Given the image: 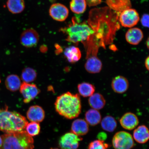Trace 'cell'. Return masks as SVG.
<instances>
[{
	"instance_id": "6da1fadb",
	"label": "cell",
	"mask_w": 149,
	"mask_h": 149,
	"mask_svg": "<svg viewBox=\"0 0 149 149\" xmlns=\"http://www.w3.org/2000/svg\"><path fill=\"white\" fill-rule=\"evenodd\" d=\"M120 13L108 7L91 9L87 22L94 31L90 42L93 47L98 49L100 47H105L113 42L117 31L120 28Z\"/></svg>"
},
{
	"instance_id": "7a4b0ae2",
	"label": "cell",
	"mask_w": 149,
	"mask_h": 149,
	"mask_svg": "<svg viewBox=\"0 0 149 149\" xmlns=\"http://www.w3.org/2000/svg\"><path fill=\"white\" fill-rule=\"evenodd\" d=\"M55 105L57 112L68 119L77 118L81 113V102L78 94L70 92L64 93L58 97Z\"/></svg>"
},
{
	"instance_id": "3957f363",
	"label": "cell",
	"mask_w": 149,
	"mask_h": 149,
	"mask_svg": "<svg viewBox=\"0 0 149 149\" xmlns=\"http://www.w3.org/2000/svg\"><path fill=\"white\" fill-rule=\"evenodd\" d=\"M79 22L78 19L73 17L72 23L61 30L67 35V41L76 44L81 42L86 47L94 31L85 22Z\"/></svg>"
},
{
	"instance_id": "277c9868",
	"label": "cell",
	"mask_w": 149,
	"mask_h": 149,
	"mask_svg": "<svg viewBox=\"0 0 149 149\" xmlns=\"http://www.w3.org/2000/svg\"><path fill=\"white\" fill-rule=\"evenodd\" d=\"M28 122L25 117L16 111H9L6 105L0 108V130L5 133L25 130Z\"/></svg>"
},
{
	"instance_id": "5b68a950",
	"label": "cell",
	"mask_w": 149,
	"mask_h": 149,
	"mask_svg": "<svg viewBox=\"0 0 149 149\" xmlns=\"http://www.w3.org/2000/svg\"><path fill=\"white\" fill-rule=\"evenodd\" d=\"M3 143L0 149H33L34 141L25 130L5 133L1 136Z\"/></svg>"
},
{
	"instance_id": "8992f818",
	"label": "cell",
	"mask_w": 149,
	"mask_h": 149,
	"mask_svg": "<svg viewBox=\"0 0 149 149\" xmlns=\"http://www.w3.org/2000/svg\"><path fill=\"white\" fill-rule=\"evenodd\" d=\"M112 143L115 149H131L134 145V139L132 135L124 131L115 134Z\"/></svg>"
},
{
	"instance_id": "52a82bcc",
	"label": "cell",
	"mask_w": 149,
	"mask_h": 149,
	"mask_svg": "<svg viewBox=\"0 0 149 149\" xmlns=\"http://www.w3.org/2000/svg\"><path fill=\"white\" fill-rule=\"evenodd\" d=\"M139 15L135 9H128L121 12L119 17L120 23L123 27L131 28L137 25L139 20Z\"/></svg>"
},
{
	"instance_id": "ba28073f",
	"label": "cell",
	"mask_w": 149,
	"mask_h": 149,
	"mask_svg": "<svg viewBox=\"0 0 149 149\" xmlns=\"http://www.w3.org/2000/svg\"><path fill=\"white\" fill-rule=\"evenodd\" d=\"M81 137L72 132L67 133L61 136L59 140V145L61 149H77Z\"/></svg>"
},
{
	"instance_id": "9c48e42d",
	"label": "cell",
	"mask_w": 149,
	"mask_h": 149,
	"mask_svg": "<svg viewBox=\"0 0 149 149\" xmlns=\"http://www.w3.org/2000/svg\"><path fill=\"white\" fill-rule=\"evenodd\" d=\"M20 93L25 103H29L38 95L40 92V89L34 84L23 82L20 88Z\"/></svg>"
},
{
	"instance_id": "30bf717a",
	"label": "cell",
	"mask_w": 149,
	"mask_h": 149,
	"mask_svg": "<svg viewBox=\"0 0 149 149\" xmlns=\"http://www.w3.org/2000/svg\"><path fill=\"white\" fill-rule=\"evenodd\" d=\"M39 36L38 33L32 29L24 31L20 37L21 44L25 47L31 48L36 46L38 44Z\"/></svg>"
},
{
	"instance_id": "8fae6325",
	"label": "cell",
	"mask_w": 149,
	"mask_h": 149,
	"mask_svg": "<svg viewBox=\"0 0 149 149\" xmlns=\"http://www.w3.org/2000/svg\"><path fill=\"white\" fill-rule=\"evenodd\" d=\"M50 16L56 21L63 22L68 17V9L60 3H55L51 5L49 10Z\"/></svg>"
},
{
	"instance_id": "7c38bea8",
	"label": "cell",
	"mask_w": 149,
	"mask_h": 149,
	"mask_svg": "<svg viewBox=\"0 0 149 149\" xmlns=\"http://www.w3.org/2000/svg\"><path fill=\"white\" fill-rule=\"evenodd\" d=\"M120 123L124 129L132 130L135 129L138 125L139 120L134 113L128 112L125 113L121 117Z\"/></svg>"
},
{
	"instance_id": "4fadbf2b",
	"label": "cell",
	"mask_w": 149,
	"mask_h": 149,
	"mask_svg": "<svg viewBox=\"0 0 149 149\" xmlns=\"http://www.w3.org/2000/svg\"><path fill=\"white\" fill-rule=\"evenodd\" d=\"M111 86L113 91L118 94H123L126 92L129 88L128 80L122 76H118L113 78Z\"/></svg>"
},
{
	"instance_id": "5bb4252c",
	"label": "cell",
	"mask_w": 149,
	"mask_h": 149,
	"mask_svg": "<svg viewBox=\"0 0 149 149\" xmlns=\"http://www.w3.org/2000/svg\"><path fill=\"white\" fill-rule=\"evenodd\" d=\"M27 117L28 120L31 122L39 123L44 120L45 113L43 109L40 106H32L28 110Z\"/></svg>"
},
{
	"instance_id": "9a60e30c",
	"label": "cell",
	"mask_w": 149,
	"mask_h": 149,
	"mask_svg": "<svg viewBox=\"0 0 149 149\" xmlns=\"http://www.w3.org/2000/svg\"><path fill=\"white\" fill-rule=\"evenodd\" d=\"M85 65L86 70L89 73H99L102 70V63L97 55L91 56L87 58Z\"/></svg>"
},
{
	"instance_id": "2e32d148",
	"label": "cell",
	"mask_w": 149,
	"mask_h": 149,
	"mask_svg": "<svg viewBox=\"0 0 149 149\" xmlns=\"http://www.w3.org/2000/svg\"><path fill=\"white\" fill-rule=\"evenodd\" d=\"M106 3L112 10L120 13L132 7L130 0H106Z\"/></svg>"
},
{
	"instance_id": "e0dca14e",
	"label": "cell",
	"mask_w": 149,
	"mask_h": 149,
	"mask_svg": "<svg viewBox=\"0 0 149 149\" xmlns=\"http://www.w3.org/2000/svg\"><path fill=\"white\" fill-rule=\"evenodd\" d=\"M144 37L142 31L137 28H131L128 30L126 35V40L128 42L132 45H138Z\"/></svg>"
},
{
	"instance_id": "ac0fdd59",
	"label": "cell",
	"mask_w": 149,
	"mask_h": 149,
	"mask_svg": "<svg viewBox=\"0 0 149 149\" xmlns=\"http://www.w3.org/2000/svg\"><path fill=\"white\" fill-rule=\"evenodd\" d=\"M89 130V125L85 120L78 119L72 123L71 132L78 136H84L88 133Z\"/></svg>"
},
{
	"instance_id": "d6986e66",
	"label": "cell",
	"mask_w": 149,
	"mask_h": 149,
	"mask_svg": "<svg viewBox=\"0 0 149 149\" xmlns=\"http://www.w3.org/2000/svg\"><path fill=\"white\" fill-rule=\"evenodd\" d=\"M134 139L140 144H144L148 141L149 132L148 128L144 125L139 126L133 132Z\"/></svg>"
},
{
	"instance_id": "ffe728a7",
	"label": "cell",
	"mask_w": 149,
	"mask_h": 149,
	"mask_svg": "<svg viewBox=\"0 0 149 149\" xmlns=\"http://www.w3.org/2000/svg\"><path fill=\"white\" fill-rule=\"evenodd\" d=\"M88 103L93 109L98 110L105 107L106 100L102 94L98 93H94L89 97Z\"/></svg>"
},
{
	"instance_id": "44dd1931",
	"label": "cell",
	"mask_w": 149,
	"mask_h": 149,
	"mask_svg": "<svg viewBox=\"0 0 149 149\" xmlns=\"http://www.w3.org/2000/svg\"><path fill=\"white\" fill-rule=\"evenodd\" d=\"M65 56L71 63H74L79 61L81 57V53L79 48L72 46L67 47L64 52Z\"/></svg>"
},
{
	"instance_id": "7402d4cb",
	"label": "cell",
	"mask_w": 149,
	"mask_h": 149,
	"mask_svg": "<svg viewBox=\"0 0 149 149\" xmlns=\"http://www.w3.org/2000/svg\"><path fill=\"white\" fill-rule=\"evenodd\" d=\"M85 118L86 121L88 124L95 126L97 125L101 122V115L97 110L91 109L85 113Z\"/></svg>"
},
{
	"instance_id": "603a6c76",
	"label": "cell",
	"mask_w": 149,
	"mask_h": 149,
	"mask_svg": "<svg viewBox=\"0 0 149 149\" xmlns=\"http://www.w3.org/2000/svg\"><path fill=\"white\" fill-rule=\"evenodd\" d=\"M22 84L19 77L16 74H10L5 81L6 88L11 92H15L20 88Z\"/></svg>"
},
{
	"instance_id": "cb8c5ba5",
	"label": "cell",
	"mask_w": 149,
	"mask_h": 149,
	"mask_svg": "<svg viewBox=\"0 0 149 149\" xmlns=\"http://www.w3.org/2000/svg\"><path fill=\"white\" fill-rule=\"evenodd\" d=\"M7 6L9 12L13 14L20 13L25 8L24 0H8Z\"/></svg>"
},
{
	"instance_id": "d4e9b609",
	"label": "cell",
	"mask_w": 149,
	"mask_h": 149,
	"mask_svg": "<svg viewBox=\"0 0 149 149\" xmlns=\"http://www.w3.org/2000/svg\"><path fill=\"white\" fill-rule=\"evenodd\" d=\"M78 90L81 95L84 97H89L94 94L95 88L92 84L84 82L78 85Z\"/></svg>"
},
{
	"instance_id": "484cf974",
	"label": "cell",
	"mask_w": 149,
	"mask_h": 149,
	"mask_svg": "<svg viewBox=\"0 0 149 149\" xmlns=\"http://www.w3.org/2000/svg\"><path fill=\"white\" fill-rule=\"evenodd\" d=\"M86 0H71L70 2L71 10L76 14L83 13L86 10Z\"/></svg>"
},
{
	"instance_id": "4316f807",
	"label": "cell",
	"mask_w": 149,
	"mask_h": 149,
	"mask_svg": "<svg viewBox=\"0 0 149 149\" xmlns=\"http://www.w3.org/2000/svg\"><path fill=\"white\" fill-rule=\"evenodd\" d=\"M101 125L102 129L109 132H112L116 129L117 123L115 119L111 116H107L102 119Z\"/></svg>"
},
{
	"instance_id": "83f0119b",
	"label": "cell",
	"mask_w": 149,
	"mask_h": 149,
	"mask_svg": "<svg viewBox=\"0 0 149 149\" xmlns=\"http://www.w3.org/2000/svg\"><path fill=\"white\" fill-rule=\"evenodd\" d=\"M37 75L36 72L34 69L27 68L22 71L21 78L24 82L29 83L36 79Z\"/></svg>"
},
{
	"instance_id": "f1b7e54d",
	"label": "cell",
	"mask_w": 149,
	"mask_h": 149,
	"mask_svg": "<svg viewBox=\"0 0 149 149\" xmlns=\"http://www.w3.org/2000/svg\"><path fill=\"white\" fill-rule=\"evenodd\" d=\"M25 131L31 136L38 135L40 133V127L39 123L31 122L28 123L26 127Z\"/></svg>"
},
{
	"instance_id": "f546056e",
	"label": "cell",
	"mask_w": 149,
	"mask_h": 149,
	"mask_svg": "<svg viewBox=\"0 0 149 149\" xmlns=\"http://www.w3.org/2000/svg\"><path fill=\"white\" fill-rule=\"evenodd\" d=\"M109 147L108 144L101 140H96L92 141L89 144L88 149H107Z\"/></svg>"
},
{
	"instance_id": "4dcf8cb0",
	"label": "cell",
	"mask_w": 149,
	"mask_h": 149,
	"mask_svg": "<svg viewBox=\"0 0 149 149\" xmlns=\"http://www.w3.org/2000/svg\"><path fill=\"white\" fill-rule=\"evenodd\" d=\"M149 15L148 14L143 15L141 19V24L143 26L145 27H149Z\"/></svg>"
},
{
	"instance_id": "1f68e13d",
	"label": "cell",
	"mask_w": 149,
	"mask_h": 149,
	"mask_svg": "<svg viewBox=\"0 0 149 149\" xmlns=\"http://www.w3.org/2000/svg\"><path fill=\"white\" fill-rule=\"evenodd\" d=\"M87 4L89 7L96 6L100 4L102 2V0H86Z\"/></svg>"
},
{
	"instance_id": "d6a6232c",
	"label": "cell",
	"mask_w": 149,
	"mask_h": 149,
	"mask_svg": "<svg viewBox=\"0 0 149 149\" xmlns=\"http://www.w3.org/2000/svg\"><path fill=\"white\" fill-rule=\"evenodd\" d=\"M145 66L146 67V69L149 70V57L148 56L145 59Z\"/></svg>"
},
{
	"instance_id": "836d02e7",
	"label": "cell",
	"mask_w": 149,
	"mask_h": 149,
	"mask_svg": "<svg viewBox=\"0 0 149 149\" xmlns=\"http://www.w3.org/2000/svg\"><path fill=\"white\" fill-rule=\"evenodd\" d=\"M146 46L147 47H148V48H149V38H148V40H147L146 41Z\"/></svg>"
},
{
	"instance_id": "e575fe53",
	"label": "cell",
	"mask_w": 149,
	"mask_h": 149,
	"mask_svg": "<svg viewBox=\"0 0 149 149\" xmlns=\"http://www.w3.org/2000/svg\"><path fill=\"white\" fill-rule=\"evenodd\" d=\"M3 143V141L1 137L0 136V148H1V147L2 146V145Z\"/></svg>"
},
{
	"instance_id": "d590c367",
	"label": "cell",
	"mask_w": 149,
	"mask_h": 149,
	"mask_svg": "<svg viewBox=\"0 0 149 149\" xmlns=\"http://www.w3.org/2000/svg\"><path fill=\"white\" fill-rule=\"evenodd\" d=\"M51 149H58V148H51Z\"/></svg>"
},
{
	"instance_id": "8d00e7d4",
	"label": "cell",
	"mask_w": 149,
	"mask_h": 149,
	"mask_svg": "<svg viewBox=\"0 0 149 149\" xmlns=\"http://www.w3.org/2000/svg\"><path fill=\"white\" fill-rule=\"evenodd\" d=\"M1 83V79H0V83Z\"/></svg>"
}]
</instances>
